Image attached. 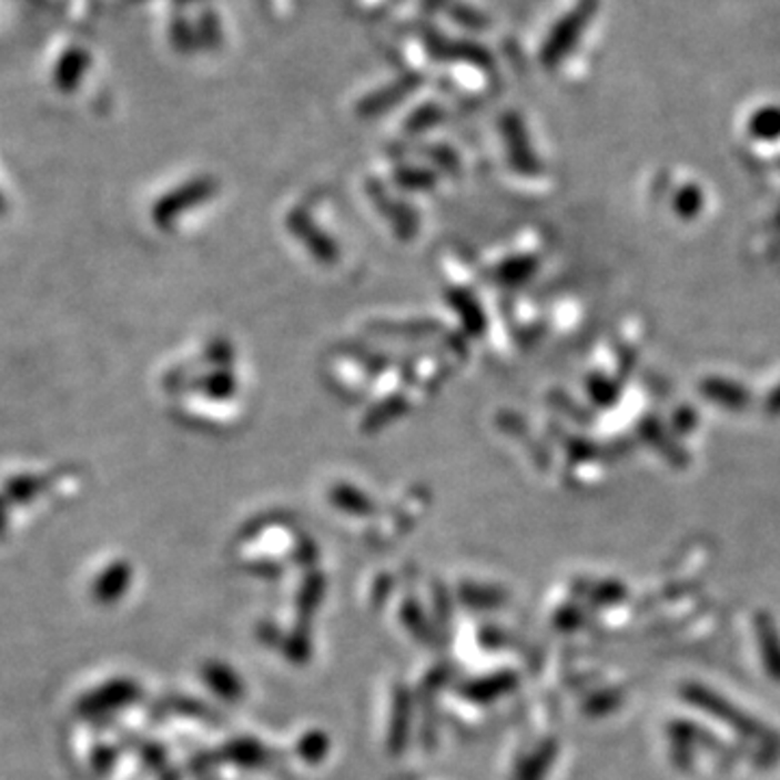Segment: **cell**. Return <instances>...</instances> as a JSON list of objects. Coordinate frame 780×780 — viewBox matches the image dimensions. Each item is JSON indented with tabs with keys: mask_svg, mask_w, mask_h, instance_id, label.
I'll return each mask as SVG.
<instances>
[{
	"mask_svg": "<svg viewBox=\"0 0 780 780\" xmlns=\"http://www.w3.org/2000/svg\"><path fill=\"white\" fill-rule=\"evenodd\" d=\"M44 488V482L40 477H31V475H22L16 477L7 484V495L16 502H27L31 497H38Z\"/></svg>",
	"mask_w": 780,
	"mask_h": 780,
	"instance_id": "6da1fadb",
	"label": "cell"
},
{
	"mask_svg": "<svg viewBox=\"0 0 780 780\" xmlns=\"http://www.w3.org/2000/svg\"><path fill=\"white\" fill-rule=\"evenodd\" d=\"M4 525H7V514H4V505L0 502V531L4 529Z\"/></svg>",
	"mask_w": 780,
	"mask_h": 780,
	"instance_id": "7a4b0ae2",
	"label": "cell"
},
{
	"mask_svg": "<svg viewBox=\"0 0 780 780\" xmlns=\"http://www.w3.org/2000/svg\"><path fill=\"white\" fill-rule=\"evenodd\" d=\"M4 211V200H2V195H0V213Z\"/></svg>",
	"mask_w": 780,
	"mask_h": 780,
	"instance_id": "3957f363",
	"label": "cell"
}]
</instances>
